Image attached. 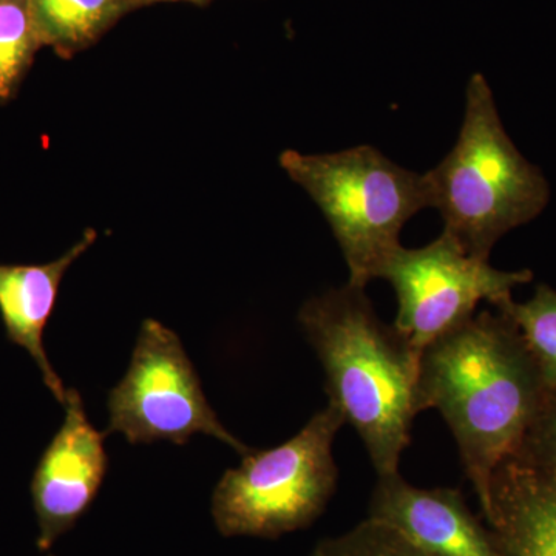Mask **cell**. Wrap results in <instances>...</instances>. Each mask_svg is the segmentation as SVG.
I'll list each match as a JSON object with an SVG mask.
<instances>
[{"label":"cell","mask_w":556,"mask_h":556,"mask_svg":"<svg viewBox=\"0 0 556 556\" xmlns=\"http://www.w3.org/2000/svg\"><path fill=\"white\" fill-rule=\"evenodd\" d=\"M547 388L510 317L482 311L426 346L417 412L448 424L482 515L496 468L514 455Z\"/></svg>","instance_id":"6da1fadb"},{"label":"cell","mask_w":556,"mask_h":556,"mask_svg":"<svg viewBox=\"0 0 556 556\" xmlns=\"http://www.w3.org/2000/svg\"><path fill=\"white\" fill-rule=\"evenodd\" d=\"M299 324L325 369L329 405L357 431L379 477L397 473L419 415L422 353L380 320L356 285L306 300Z\"/></svg>","instance_id":"7a4b0ae2"},{"label":"cell","mask_w":556,"mask_h":556,"mask_svg":"<svg viewBox=\"0 0 556 556\" xmlns=\"http://www.w3.org/2000/svg\"><path fill=\"white\" fill-rule=\"evenodd\" d=\"M430 207L444 233L471 257L489 260L501 237L535 219L551 199L547 179L504 129L484 76L467 87L466 116L455 148L426 174Z\"/></svg>","instance_id":"3957f363"},{"label":"cell","mask_w":556,"mask_h":556,"mask_svg":"<svg viewBox=\"0 0 556 556\" xmlns=\"http://www.w3.org/2000/svg\"><path fill=\"white\" fill-rule=\"evenodd\" d=\"M281 169L305 189L331 226L350 269L348 283L378 278L413 215L430 207L426 175L404 169L371 146L308 155L285 150Z\"/></svg>","instance_id":"277c9868"},{"label":"cell","mask_w":556,"mask_h":556,"mask_svg":"<svg viewBox=\"0 0 556 556\" xmlns=\"http://www.w3.org/2000/svg\"><path fill=\"white\" fill-rule=\"evenodd\" d=\"M345 419L328 404L294 438L251 450L219 479L212 517L225 536L278 538L305 529L327 508L338 485L332 442Z\"/></svg>","instance_id":"5b68a950"},{"label":"cell","mask_w":556,"mask_h":556,"mask_svg":"<svg viewBox=\"0 0 556 556\" xmlns=\"http://www.w3.org/2000/svg\"><path fill=\"white\" fill-rule=\"evenodd\" d=\"M109 427L131 445L170 441L188 444L193 434L225 442L241 456L252 448L223 426L177 332L148 318L139 328L126 376L109 394Z\"/></svg>","instance_id":"8992f818"},{"label":"cell","mask_w":556,"mask_h":556,"mask_svg":"<svg viewBox=\"0 0 556 556\" xmlns=\"http://www.w3.org/2000/svg\"><path fill=\"white\" fill-rule=\"evenodd\" d=\"M378 278L397 295L394 327L422 353L431 342L475 316L479 303L496 306L533 280L530 269L501 270L468 255L442 232L424 248L399 247L380 266Z\"/></svg>","instance_id":"52a82bcc"},{"label":"cell","mask_w":556,"mask_h":556,"mask_svg":"<svg viewBox=\"0 0 556 556\" xmlns=\"http://www.w3.org/2000/svg\"><path fill=\"white\" fill-rule=\"evenodd\" d=\"M64 408V422L40 456L31 479L42 552L89 510L109 470L105 434L91 426L75 388L67 390Z\"/></svg>","instance_id":"ba28073f"},{"label":"cell","mask_w":556,"mask_h":556,"mask_svg":"<svg viewBox=\"0 0 556 556\" xmlns=\"http://www.w3.org/2000/svg\"><path fill=\"white\" fill-rule=\"evenodd\" d=\"M369 519L390 526L427 556H503L495 533L456 489H417L401 475L379 477Z\"/></svg>","instance_id":"9c48e42d"},{"label":"cell","mask_w":556,"mask_h":556,"mask_svg":"<svg viewBox=\"0 0 556 556\" xmlns=\"http://www.w3.org/2000/svg\"><path fill=\"white\" fill-rule=\"evenodd\" d=\"M97 239V230L87 229L78 243L53 262L43 265H0V317L7 338L30 354L42 372L43 383L62 405L67 397V388L50 364L43 346V334L56 306L62 278L73 263L93 247Z\"/></svg>","instance_id":"30bf717a"},{"label":"cell","mask_w":556,"mask_h":556,"mask_svg":"<svg viewBox=\"0 0 556 556\" xmlns=\"http://www.w3.org/2000/svg\"><path fill=\"white\" fill-rule=\"evenodd\" d=\"M486 526L503 556H556V497L536 489L506 459L490 485Z\"/></svg>","instance_id":"8fae6325"},{"label":"cell","mask_w":556,"mask_h":556,"mask_svg":"<svg viewBox=\"0 0 556 556\" xmlns=\"http://www.w3.org/2000/svg\"><path fill=\"white\" fill-rule=\"evenodd\" d=\"M42 47L70 60L90 49L130 11L134 0H28Z\"/></svg>","instance_id":"7c38bea8"},{"label":"cell","mask_w":556,"mask_h":556,"mask_svg":"<svg viewBox=\"0 0 556 556\" xmlns=\"http://www.w3.org/2000/svg\"><path fill=\"white\" fill-rule=\"evenodd\" d=\"M495 308L517 325L544 386L556 390V291L541 283L527 302L508 299Z\"/></svg>","instance_id":"4fadbf2b"},{"label":"cell","mask_w":556,"mask_h":556,"mask_svg":"<svg viewBox=\"0 0 556 556\" xmlns=\"http://www.w3.org/2000/svg\"><path fill=\"white\" fill-rule=\"evenodd\" d=\"M40 49L28 0H0V104L16 97Z\"/></svg>","instance_id":"5bb4252c"},{"label":"cell","mask_w":556,"mask_h":556,"mask_svg":"<svg viewBox=\"0 0 556 556\" xmlns=\"http://www.w3.org/2000/svg\"><path fill=\"white\" fill-rule=\"evenodd\" d=\"M536 489L556 497V390H547L514 455L507 457Z\"/></svg>","instance_id":"9a60e30c"},{"label":"cell","mask_w":556,"mask_h":556,"mask_svg":"<svg viewBox=\"0 0 556 556\" xmlns=\"http://www.w3.org/2000/svg\"><path fill=\"white\" fill-rule=\"evenodd\" d=\"M320 546L329 556H427L397 530L369 518L345 535L321 541Z\"/></svg>","instance_id":"2e32d148"},{"label":"cell","mask_w":556,"mask_h":556,"mask_svg":"<svg viewBox=\"0 0 556 556\" xmlns=\"http://www.w3.org/2000/svg\"><path fill=\"white\" fill-rule=\"evenodd\" d=\"M135 5L138 7V9H141V7L146 5H152V3L156 2H192V3H206L208 0H134Z\"/></svg>","instance_id":"e0dca14e"},{"label":"cell","mask_w":556,"mask_h":556,"mask_svg":"<svg viewBox=\"0 0 556 556\" xmlns=\"http://www.w3.org/2000/svg\"><path fill=\"white\" fill-rule=\"evenodd\" d=\"M313 556H329V555H328V552L325 551V548L321 547L320 544H318L316 551H314Z\"/></svg>","instance_id":"ac0fdd59"},{"label":"cell","mask_w":556,"mask_h":556,"mask_svg":"<svg viewBox=\"0 0 556 556\" xmlns=\"http://www.w3.org/2000/svg\"><path fill=\"white\" fill-rule=\"evenodd\" d=\"M50 556H53V555H50Z\"/></svg>","instance_id":"d6986e66"}]
</instances>
